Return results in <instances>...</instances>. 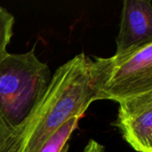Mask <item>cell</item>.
<instances>
[{
	"label": "cell",
	"instance_id": "6da1fadb",
	"mask_svg": "<svg viewBox=\"0 0 152 152\" xmlns=\"http://www.w3.org/2000/svg\"><path fill=\"white\" fill-rule=\"evenodd\" d=\"M94 102L87 55L81 53L54 71L39 102L0 145V152H38L69 118H83Z\"/></svg>",
	"mask_w": 152,
	"mask_h": 152
},
{
	"label": "cell",
	"instance_id": "7a4b0ae2",
	"mask_svg": "<svg viewBox=\"0 0 152 152\" xmlns=\"http://www.w3.org/2000/svg\"><path fill=\"white\" fill-rule=\"evenodd\" d=\"M51 77L35 47L22 53H9L0 62V145L35 108Z\"/></svg>",
	"mask_w": 152,
	"mask_h": 152
},
{
	"label": "cell",
	"instance_id": "3957f363",
	"mask_svg": "<svg viewBox=\"0 0 152 152\" xmlns=\"http://www.w3.org/2000/svg\"><path fill=\"white\" fill-rule=\"evenodd\" d=\"M94 102L118 103L152 92V43L107 58L87 56Z\"/></svg>",
	"mask_w": 152,
	"mask_h": 152
},
{
	"label": "cell",
	"instance_id": "277c9868",
	"mask_svg": "<svg viewBox=\"0 0 152 152\" xmlns=\"http://www.w3.org/2000/svg\"><path fill=\"white\" fill-rule=\"evenodd\" d=\"M117 126L123 139L137 152H152V92L118 103Z\"/></svg>",
	"mask_w": 152,
	"mask_h": 152
},
{
	"label": "cell",
	"instance_id": "5b68a950",
	"mask_svg": "<svg viewBox=\"0 0 152 152\" xmlns=\"http://www.w3.org/2000/svg\"><path fill=\"white\" fill-rule=\"evenodd\" d=\"M152 43L151 0H125L121 10L116 53Z\"/></svg>",
	"mask_w": 152,
	"mask_h": 152
},
{
	"label": "cell",
	"instance_id": "8992f818",
	"mask_svg": "<svg viewBox=\"0 0 152 152\" xmlns=\"http://www.w3.org/2000/svg\"><path fill=\"white\" fill-rule=\"evenodd\" d=\"M82 117L69 118L61 128H59L41 147L38 152H69V141L73 132L78 127Z\"/></svg>",
	"mask_w": 152,
	"mask_h": 152
},
{
	"label": "cell",
	"instance_id": "52a82bcc",
	"mask_svg": "<svg viewBox=\"0 0 152 152\" xmlns=\"http://www.w3.org/2000/svg\"><path fill=\"white\" fill-rule=\"evenodd\" d=\"M14 16L0 4V62L8 55L7 46L13 35Z\"/></svg>",
	"mask_w": 152,
	"mask_h": 152
},
{
	"label": "cell",
	"instance_id": "ba28073f",
	"mask_svg": "<svg viewBox=\"0 0 152 152\" xmlns=\"http://www.w3.org/2000/svg\"><path fill=\"white\" fill-rule=\"evenodd\" d=\"M83 152H104V147L98 142L91 139L85 147Z\"/></svg>",
	"mask_w": 152,
	"mask_h": 152
}]
</instances>
